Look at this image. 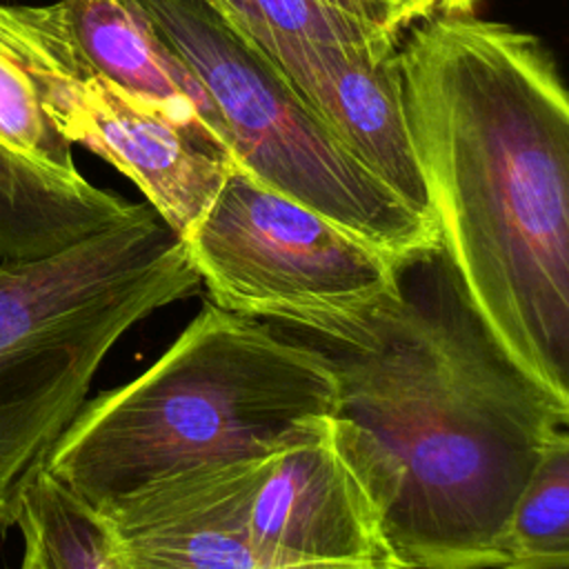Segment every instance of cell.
<instances>
[{
    "mask_svg": "<svg viewBox=\"0 0 569 569\" xmlns=\"http://www.w3.org/2000/svg\"><path fill=\"white\" fill-rule=\"evenodd\" d=\"M284 80L369 173L411 209L436 220L409 122L398 47H325Z\"/></svg>",
    "mask_w": 569,
    "mask_h": 569,
    "instance_id": "30bf717a",
    "label": "cell"
},
{
    "mask_svg": "<svg viewBox=\"0 0 569 569\" xmlns=\"http://www.w3.org/2000/svg\"><path fill=\"white\" fill-rule=\"evenodd\" d=\"M184 244L213 305L282 329L365 313L398 289L400 264L238 167Z\"/></svg>",
    "mask_w": 569,
    "mask_h": 569,
    "instance_id": "8992f818",
    "label": "cell"
},
{
    "mask_svg": "<svg viewBox=\"0 0 569 569\" xmlns=\"http://www.w3.org/2000/svg\"><path fill=\"white\" fill-rule=\"evenodd\" d=\"M322 2L333 9H340L345 13H351L360 20L378 24L398 38L402 33V27L398 24L396 13L387 0H322Z\"/></svg>",
    "mask_w": 569,
    "mask_h": 569,
    "instance_id": "e0dca14e",
    "label": "cell"
},
{
    "mask_svg": "<svg viewBox=\"0 0 569 569\" xmlns=\"http://www.w3.org/2000/svg\"><path fill=\"white\" fill-rule=\"evenodd\" d=\"M400 64L442 247L569 427V89L533 36L473 16L427 20Z\"/></svg>",
    "mask_w": 569,
    "mask_h": 569,
    "instance_id": "7a4b0ae2",
    "label": "cell"
},
{
    "mask_svg": "<svg viewBox=\"0 0 569 569\" xmlns=\"http://www.w3.org/2000/svg\"><path fill=\"white\" fill-rule=\"evenodd\" d=\"M58 2L80 49L109 80L231 158L213 100L136 0Z\"/></svg>",
    "mask_w": 569,
    "mask_h": 569,
    "instance_id": "8fae6325",
    "label": "cell"
},
{
    "mask_svg": "<svg viewBox=\"0 0 569 569\" xmlns=\"http://www.w3.org/2000/svg\"><path fill=\"white\" fill-rule=\"evenodd\" d=\"M247 533L293 569H402L331 420L269 458L249 498Z\"/></svg>",
    "mask_w": 569,
    "mask_h": 569,
    "instance_id": "ba28073f",
    "label": "cell"
},
{
    "mask_svg": "<svg viewBox=\"0 0 569 569\" xmlns=\"http://www.w3.org/2000/svg\"><path fill=\"white\" fill-rule=\"evenodd\" d=\"M507 560L569 558V433L547 440L511 511Z\"/></svg>",
    "mask_w": 569,
    "mask_h": 569,
    "instance_id": "5bb4252c",
    "label": "cell"
},
{
    "mask_svg": "<svg viewBox=\"0 0 569 569\" xmlns=\"http://www.w3.org/2000/svg\"><path fill=\"white\" fill-rule=\"evenodd\" d=\"M336 409L316 347L209 300L147 371L82 405L44 471L102 511L167 476L269 458Z\"/></svg>",
    "mask_w": 569,
    "mask_h": 569,
    "instance_id": "3957f363",
    "label": "cell"
},
{
    "mask_svg": "<svg viewBox=\"0 0 569 569\" xmlns=\"http://www.w3.org/2000/svg\"><path fill=\"white\" fill-rule=\"evenodd\" d=\"M269 458L167 476L102 513L138 569H293L247 533L249 498Z\"/></svg>",
    "mask_w": 569,
    "mask_h": 569,
    "instance_id": "9c48e42d",
    "label": "cell"
},
{
    "mask_svg": "<svg viewBox=\"0 0 569 569\" xmlns=\"http://www.w3.org/2000/svg\"><path fill=\"white\" fill-rule=\"evenodd\" d=\"M136 2L213 100L238 169L400 267L442 249L438 222L369 173L211 2Z\"/></svg>",
    "mask_w": 569,
    "mask_h": 569,
    "instance_id": "5b68a950",
    "label": "cell"
},
{
    "mask_svg": "<svg viewBox=\"0 0 569 569\" xmlns=\"http://www.w3.org/2000/svg\"><path fill=\"white\" fill-rule=\"evenodd\" d=\"M0 147L53 176L82 180L73 144H69L42 111L36 91L0 44Z\"/></svg>",
    "mask_w": 569,
    "mask_h": 569,
    "instance_id": "9a60e30c",
    "label": "cell"
},
{
    "mask_svg": "<svg viewBox=\"0 0 569 569\" xmlns=\"http://www.w3.org/2000/svg\"><path fill=\"white\" fill-rule=\"evenodd\" d=\"M87 178L53 176L0 147V264L51 258L136 213Z\"/></svg>",
    "mask_w": 569,
    "mask_h": 569,
    "instance_id": "7c38bea8",
    "label": "cell"
},
{
    "mask_svg": "<svg viewBox=\"0 0 569 569\" xmlns=\"http://www.w3.org/2000/svg\"><path fill=\"white\" fill-rule=\"evenodd\" d=\"M0 44L69 144L129 178L182 240L216 200L233 160L109 80L80 49L60 2H0Z\"/></svg>",
    "mask_w": 569,
    "mask_h": 569,
    "instance_id": "52a82bcc",
    "label": "cell"
},
{
    "mask_svg": "<svg viewBox=\"0 0 569 569\" xmlns=\"http://www.w3.org/2000/svg\"><path fill=\"white\" fill-rule=\"evenodd\" d=\"M18 527L47 569H138L113 522L44 469L24 491Z\"/></svg>",
    "mask_w": 569,
    "mask_h": 569,
    "instance_id": "4fadbf2b",
    "label": "cell"
},
{
    "mask_svg": "<svg viewBox=\"0 0 569 569\" xmlns=\"http://www.w3.org/2000/svg\"><path fill=\"white\" fill-rule=\"evenodd\" d=\"M276 329L331 365L333 438L396 562H509L511 511L562 422L493 338L445 247L402 264L398 289L365 313Z\"/></svg>",
    "mask_w": 569,
    "mask_h": 569,
    "instance_id": "6da1fadb",
    "label": "cell"
},
{
    "mask_svg": "<svg viewBox=\"0 0 569 569\" xmlns=\"http://www.w3.org/2000/svg\"><path fill=\"white\" fill-rule=\"evenodd\" d=\"M200 284L184 240L147 202L51 258L0 264V531L18 527L111 347Z\"/></svg>",
    "mask_w": 569,
    "mask_h": 569,
    "instance_id": "277c9868",
    "label": "cell"
},
{
    "mask_svg": "<svg viewBox=\"0 0 569 569\" xmlns=\"http://www.w3.org/2000/svg\"><path fill=\"white\" fill-rule=\"evenodd\" d=\"M491 569H569V558H551V560H511Z\"/></svg>",
    "mask_w": 569,
    "mask_h": 569,
    "instance_id": "ac0fdd59",
    "label": "cell"
},
{
    "mask_svg": "<svg viewBox=\"0 0 569 569\" xmlns=\"http://www.w3.org/2000/svg\"><path fill=\"white\" fill-rule=\"evenodd\" d=\"M18 569H47L38 549L31 542H24V556H22V562Z\"/></svg>",
    "mask_w": 569,
    "mask_h": 569,
    "instance_id": "d6986e66",
    "label": "cell"
},
{
    "mask_svg": "<svg viewBox=\"0 0 569 569\" xmlns=\"http://www.w3.org/2000/svg\"><path fill=\"white\" fill-rule=\"evenodd\" d=\"M396 13L398 24L405 29L416 20L471 16L480 0H387Z\"/></svg>",
    "mask_w": 569,
    "mask_h": 569,
    "instance_id": "2e32d148",
    "label": "cell"
}]
</instances>
